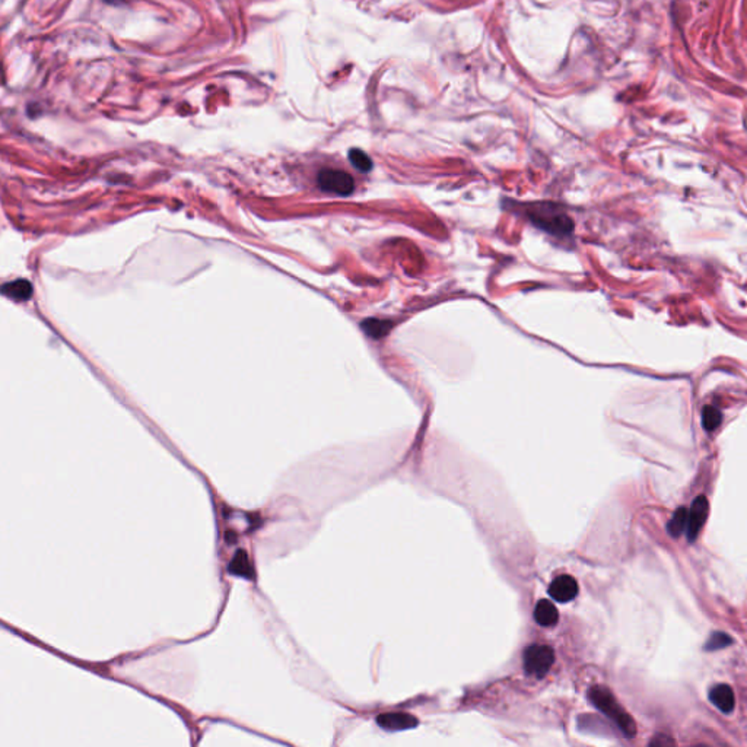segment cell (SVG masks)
Listing matches in <instances>:
<instances>
[{"instance_id":"cell-11","label":"cell","mask_w":747,"mask_h":747,"mask_svg":"<svg viewBox=\"0 0 747 747\" xmlns=\"http://www.w3.org/2000/svg\"><path fill=\"white\" fill-rule=\"evenodd\" d=\"M229 572L234 573V576H238V577H243V578H253L254 576V569H253V565L250 562V558L247 555V552L244 551H238L231 563H229L228 566Z\"/></svg>"},{"instance_id":"cell-7","label":"cell","mask_w":747,"mask_h":747,"mask_svg":"<svg viewBox=\"0 0 747 747\" xmlns=\"http://www.w3.org/2000/svg\"><path fill=\"white\" fill-rule=\"evenodd\" d=\"M377 724L387 730V731H400V730H409L418 726V720L405 712H394V714H383L377 716Z\"/></svg>"},{"instance_id":"cell-13","label":"cell","mask_w":747,"mask_h":747,"mask_svg":"<svg viewBox=\"0 0 747 747\" xmlns=\"http://www.w3.org/2000/svg\"><path fill=\"white\" fill-rule=\"evenodd\" d=\"M687 515H689V511L683 507L679 508L673 514L672 520L667 524V531L672 537H679L683 533V530L687 527Z\"/></svg>"},{"instance_id":"cell-9","label":"cell","mask_w":747,"mask_h":747,"mask_svg":"<svg viewBox=\"0 0 747 747\" xmlns=\"http://www.w3.org/2000/svg\"><path fill=\"white\" fill-rule=\"evenodd\" d=\"M534 619L540 626L551 627L556 625L559 619V613H558V609L552 605L549 600H540L534 609Z\"/></svg>"},{"instance_id":"cell-2","label":"cell","mask_w":747,"mask_h":747,"mask_svg":"<svg viewBox=\"0 0 747 747\" xmlns=\"http://www.w3.org/2000/svg\"><path fill=\"white\" fill-rule=\"evenodd\" d=\"M530 219L543 231L553 235H566L572 233L573 222L553 205H536L530 208Z\"/></svg>"},{"instance_id":"cell-12","label":"cell","mask_w":747,"mask_h":747,"mask_svg":"<svg viewBox=\"0 0 747 747\" xmlns=\"http://www.w3.org/2000/svg\"><path fill=\"white\" fill-rule=\"evenodd\" d=\"M361 327H362V330L365 332L366 336H369L372 339H380V337H384L391 330L393 323L388 322V320L369 319V320H365Z\"/></svg>"},{"instance_id":"cell-6","label":"cell","mask_w":747,"mask_h":747,"mask_svg":"<svg viewBox=\"0 0 747 747\" xmlns=\"http://www.w3.org/2000/svg\"><path fill=\"white\" fill-rule=\"evenodd\" d=\"M549 594L559 603H568L577 597L578 584L571 576H559L552 581Z\"/></svg>"},{"instance_id":"cell-5","label":"cell","mask_w":747,"mask_h":747,"mask_svg":"<svg viewBox=\"0 0 747 747\" xmlns=\"http://www.w3.org/2000/svg\"><path fill=\"white\" fill-rule=\"evenodd\" d=\"M708 511H709V505H708V499L701 495L698 497L691 509H689V515H687V527H686V534H687V540L689 541H695L708 519Z\"/></svg>"},{"instance_id":"cell-14","label":"cell","mask_w":747,"mask_h":747,"mask_svg":"<svg viewBox=\"0 0 747 747\" xmlns=\"http://www.w3.org/2000/svg\"><path fill=\"white\" fill-rule=\"evenodd\" d=\"M349 161L351 164L361 172H368L372 169V161L371 158L361 149H351L349 152Z\"/></svg>"},{"instance_id":"cell-3","label":"cell","mask_w":747,"mask_h":747,"mask_svg":"<svg viewBox=\"0 0 747 747\" xmlns=\"http://www.w3.org/2000/svg\"><path fill=\"white\" fill-rule=\"evenodd\" d=\"M555 652L548 645H531L524 652V670L529 676L541 679L551 670Z\"/></svg>"},{"instance_id":"cell-16","label":"cell","mask_w":747,"mask_h":747,"mask_svg":"<svg viewBox=\"0 0 747 747\" xmlns=\"http://www.w3.org/2000/svg\"><path fill=\"white\" fill-rule=\"evenodd\" d=\"M731 644H733V640L727 634H723V632H714V634L709 637L706 645H705V650H708V651L721 650V648L729 647Z\"/></svg>"},{"instance_id":"cell-1","label":"cell","mask_w":747,"mask_h":747,"mask_svg":"<svg viewBox=\"0 0 747 747\" xmlns=\"http://www.w3.org/2000/svg\"><path fill=\"white\" fill-rule=\"evenodd\" d=\"M591 702L594 706H597L601 712H605L610 720L615 721V724L626 734V737H634L637 733L635 723L632 718L626 714V711L616 702L613 695L605 687H594L590 692Z\"/></svg>"},{"instance_id":"cell-15","label":"cell","mask_w":747,"mask_h":747,"mask_svg":"<svg viewBox=\"0 0 747 747\" xmlns=\"http://www.w3.org/2000/svg\"><path fill=\"white\" fill-rule=\"evenodd\" d=\"M702 420H704V426L706 430H714L718 425L721 423L723 420V416H721V412L712 408V406H706L704 409V415H702Z\"/></svg>"},{"instance_id":"cell-10","label":"cell","mask_w":747,"mask_h":747,"mask_svg":"<svg viewBox=\"0 0 747 747\" xmlns=\"http://www.w3.org/2000/svg\"><path fill=\"white\" fill-rule=\"evenodd\" d=\"M2 292L4 295H6L8 298L14 301H26V300H30L33 295V286L28 280L18 279V280L5 283Z\"/></svg>"},{"instance_id":"cell-4","label":"cell","mask_w":747,"mask_h":747,"mask_svg":"<svg viewBox=\"0 0 747 747\" xmlns=\"http://www.w3.org/2000/svg\"><path fill=\"white\" fill-rule=\"evenodd\" d=\"M322 190L339 196H348L354 191L355 183L348 172L340 169H322L317 177Z\"/></svg>"},{"instance_id":"cell-8","label":"cell","mask_w":747,"mask_h":747,"mask_svg":"<svg viewBox=\"0 0 747 747\" xmlns=\"http://www.w3.org/2000/svg\"><path fill=\"white\" fill-rule=\"evenodd\" d=\"M709 701L726 714H730L736 706V698L733 694V689L727 684H716L711 689L709 692Z\"/></svg>"}]
</instances>
